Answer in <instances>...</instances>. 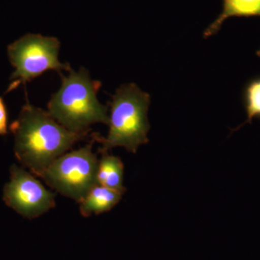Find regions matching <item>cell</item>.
<instances>
[{
	"label": "cell",
	"mask_w": 260,
	"mask_h": 260,
	"mask_svg": "<svg viewBox=\"0 0 260 260\" xmlns=\"http://www.w3.org/2000/svg\"><path fill=\"white\" fill-rule=\"evenodd\" d=\"M14 135L15 157L24 167L39 177L49 165L78 142L93 133L70 131L40 108L27 103L10 125Z\"/></svg>",
	"instance_id": "1"
},
{
	"label": "cell",
	"mask_w": 260,
	"mask_h": 260,
	"mask_svg": "<svg viewBox=\"0 0 260 260\" xmlns=\"http://www.w3.org/2000/svg\"><path fill=\"white\" fill-rule=\"evenodd\" d=\"M61 78V85L48 104V112L59 124L73 133L91 131L95 123L109 124L107 106L98 100L102 83L90 78L88 70H70L68 76Z\"/></svg>",
	"instance_id": "2"
},
{
	"label": "cell",
	"mask_w": 260,
	"mask_h": 260,
	"mask_svg": "<svg viewBox=\"0 0 260 260\" xmlns=\"http://www.w3.org/2000/svg\"><path fill=\"white\" fill-rule=\"evenodd\" d=\"M150 104V95L136 84H126L118 88L109 103L111 113L107 138L93 133L95 142L102 145L99 152L123 147L127 151L136 153L140 145L148 143Z\"/></svg>",
	"instance_id": "3"
},
{
	"label": "cell",
	"mask_w": 260,
	"mask_h": 260,
	"mask_svg": "<svg viewBox=\"0 0 260 260\" xmlns=\"http://www.w3.org/2000/svg\"><path fill=\"white\" fill-rule=\"evenodd\" d=\"M95 140L67 152L54 160L39 177L61 195L80 203L92 188L96 186L99 159L93 153Z\"/></svg>",
	"instance_id": "4"
},
{
	"label": "cell",
	"mask_w": 260,
	"mask_h": 260,
	"mask_svg": "<svg viewBox=\"0 0 260 260\" xmlns=\"http://www.w3.org/2000/svg\"><path fill=\"white\" fill-rule=\"evenodd\" d=\"M59 48V39L40 34H26L10 44L8 57L15 71L10 77L11 83L7 93L21 84L25 86L47 70H55L59 75L62 70L70 71V64H62L58 59Z\"/></svg>",
	"instance_id": "5"
},
{
	"label": "cell",
	"mask_w": 260,
	"mask_h": 260,
	"mask_svg": "<svg viewBox=\"0 0 260 260\" xmlns=\"http://www.w3.org/2000/svg\"><path fill=\"white\" fill-rule=\"evenodd\" d=\"M34 174L13 164L9 182L5 185V204L24 218L41 216L55 207V194L48 190Z\"/></svg>",
	"instance_id": "6"
},
{
	"label": "cell",
	"mask_w": 260,
	"mask_h": 260,
	"mask_svg": "<svg viewBox=\"0 0 260 260\" xmlns=\"http://www.w3.org/2000/svg\"><path fill=\"white\" fill-rule=\"evenodd\" d=\"M122 193L99 185L92 188L80 203V212L84 217L109 211L119 203Z\"/></svg>",
	"instance_id": "7"
},
{
	"label": "cell",
	"mask_w": 260,
	"mask_h": 260,
	"mask_svg": "<svg viewBox=\"0 0 260 260\" xmlns=\"http://www.w3.org/2000/svg\"><path fill=\"white\" fill-rule=\"evenodd\" d=\"M100 153L102 158L99 160L98 184L124 194L126 191V188L123 185L124 164L120 158L109 155L107 151Z\"/></svg>",
	"instance_id": "8"
},
{
	"label": "cell",
	"mask_w": 260,
	"mask_h": 260,
	"mask_svg": "<svg viewBox=\"0 0 260 260\" xmlns=\"http://www.w3.org/2000/svg\"><path fill=\"white\" fill-rule=\"evenodd\" d=\"M260 16V0H223V11L204 32L209 37L218 31L222 24L232 17Z\"/></svg>",
	"instance_id": "9"
},
{
	"label": "cell",
	"mask_w": 260,
	"mask_h": 260,
	"mask_svg": "<svg viewBox=\"0 0 260 260\" xmlns=\"http://www.w3.org/2000/svg\"><path fill=\"white\" fill-rule=\"evenodd\" d=\"M245 103L248 121L260 116V78L250 82L246 87Z\"/></svg>",
	"instance_id": "10"
},
{
	"label": "cell",
	"mask_w": 260,
	"mask_h": 260,
	"mask_svg": "<svg viewBox=\"0 0 260 260\" xmlns=\"http://www.w3.org/2000/svg\"><path fill=\"white\" fill-rule=\"evenodd\" d=\"M8 134V111L3 98L0 97V135Z\"/></svg>",
	"instance_id": "11"
},
{
	"label": "cell",
	"mask_w": 260,
	"mask_h": 260,
	"mask_svg": "<svg viewBox=\"0 0 260 260\" xmlns=\"http://www.w3.org/2000/svg\"><path fill=\"white\" fill-rule=\"evenodd\" d=\"M259 56H260V51H259Z\"/></svg>",
	"instance_id": "12"
}]
</instances>
